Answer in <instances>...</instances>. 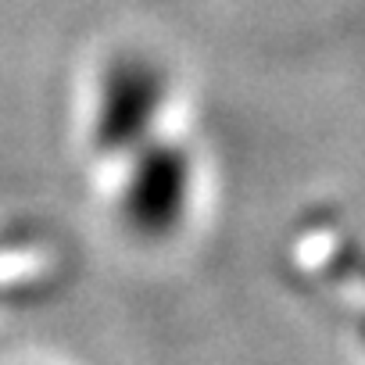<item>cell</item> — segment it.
Listing matches in <instances>:
<instances>
[{"mask_svg": "<svg viewBox=\"0 0 365 365\" xmlns=\"http://www.w3.org/2000/svg\"><path fill=\"white\" fill-rule=\"evenodd\" d=\"M161 108V79L147 61H122L115 65L108 86H104V101H101V115H97V140L104 150L115 147H129L147 133V122L158 115Z\"/></svg>", "mask_w": 365, "mask_h": 365, "instance_id": "cell-2", "label": "cell"}, {"mask_svg": "<svg viewBox=\"0 0 365 365\" xmlns=\"http://www.w3.org/2000/svg\"><path fill=\"white\" fill-rule=\"evenodd\" d=\"M190 194V165L187 154L175 147H154L147 150L125 187V219L133 230L154 237L179 222L182 205Z\"/></svg>", "mask_w": 365, "mask_h": 365, "instance_id": "cell-1", "label": "cell"}]
</instances>
